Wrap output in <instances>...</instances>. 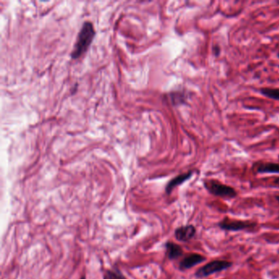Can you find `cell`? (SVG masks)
Wrapping results in <instances>:
<instances>
[{"instance_id": "1", "label": "cell", "mask_w": 279, "mask_h": 279, "mask_svg": "<svg viewBox=\"0 0 279 279\" xmlns=\"http://www.w3.org/2000/svg\"><path fill=\"white\" fill-rule=\"evenodd\" d=\"M94 35L95 30L93 24L89 22L84 23L78 35L74 50L72 51V57L74 59L81 57L82 55L84 54V52H86L94 40Z\"/></svg>"}, {"instance_id": "2", "label": "cell", "mask_w": 279, "mask_h": 279, "mask_svg": "<svg viewBox=\"0 0 279 279\" xmlns=\"http://www.w3.org/2000/svg\"><path fill=\"white\" fill-rule=\"evenodd\" d=\"M203 185L212 195L225 199H232L237 196V192L231 186L226 185L216 179H205Z\"/></svg>"}, {"instance_id": "3", "label": "cell", "mask_w": 279, "mask_h": 279, "mask_svg": "<svg viewBox=\"0 0 279 279\" xmlns=\"http://www.w3.org/2000/svg\"><path fill=\"white\" fill-rule=\"evenodd\" d=\"M232 266V262L228 261V260H221V259H215V260L209 262L207 264L199 268L195 273V277L198 279H203V278L210 276V275L216 274V273H220V272L226 270Z\"/></svg>"}, {"instance_id": "4", "label": "cell", "mask_w": 279, "mask_h": 279, "mask_svg": "<svg viewBox=\"0 0 279 279\" xmlns=\"http://www.w3.org/2000/svg\"><path fill=\"white\" fill-rule=\"evenodd\" d=\"M257 224L251 220H239L231 218L225 217L220 222L218 223V226L220 229L225 231L238 232L242 230L249 229L255 227Z\"/></svg>"}, {"instance_id": "5", "label": "cell", "mask_w": 279, "mask_h": 279, "mask_svg": "<svg viewBox=\"0 0 279 279\" xmlns=\"http://www.w3.org/2000/svg\"><path fill=\"white\" fill-rule=\"evenodd\" d=\"M197 232L195 226L192 225H184L176 230L175 236L180 242H188L193 239Z\"/></svg>"}, {"instance_id": "6", "label": "cell", "mask_w": 279, "mask_h": 279, "mask_svg": "<svg viewBox=\"0 0 279 279\" xmlns=\"http://www.w3.org/2000/svg\"><path fill=\"white\" fill-rule=\"evenodd\" d=\"M206 258L203 256L202 254H198V253H192L184 257L180 263H179V268L182 270H186L189 269L193 267L196 266L197 264H202L203 262L205 261Z\"/></svg>"}, {"instance_id": "7", "label": "cell", "mask_w": 279, "mask_h": 279, "mask_svg": "<svg viewBox=\"0 0 279 279\" xmlns=\"http://www.w3.org/2000/svg\"><path fill=\"white\" fill-rule=\"evenodd\" d=\"M258 174H279V163L274 162H259L253 166Z\"/></svg>"}, {"instance_id": "8", "label": "cell", "mask_w": 279, "mask_h": 279, "mask_svg": "<svg viewBox=\"0 0 279 279\" xmlns=\"http://www.w3.org/2000/svg\"><path fill=\"white\" fill-rule=\"evenodd\" d=\"M193 171H188L187 173L181 174L179 176H176V178H172L166 186V193L170 194L173 191L174 188H176L177 186L181 185L182 183L188 180L193 176Z\"/></svg>"}, {"instance_id": "9", "label": "cell", "mask_w": 279, "mask_h": 279, "mask_svg": "<svg viewBox=\"0 0 279 279\" xmlns=\"http://www.w3.org/2000/svg\"><path fill=\"white\" fill-rule=\"evenodd\" d=\"M166 252L169 259H178V257L183 255V249L180 246L174 243V242H167L166 243Z\"/></svg>"}, {"instance_id": "10", "label": "cell", "mask_w": 279, "mask_h": 279, "mask_svg": "<svg viewBox=\"0 0 279 279\" xmlns=\"http://www.w3.org/2000/svg\"><path fill=\"white\" fill-rule=\"evenodd\" d=\"M259 94L262 96L268 98V99H272V100H276L279 101V88H260L259 89Z\"/></svg>"}, {"instance_id": "11", "label": "cell", "mask_w": 279, "mask_h": 279, "mask_svg": "<svg viewBox=\"0 0 279 279\" xmlns=\"http://www.w3.org/2000/svg\"><path fill=\"white\" fill-rule=\"evenodd\" d=\"M104 279H126L122 275L113 271H107L104 275Z\"/></svg>"}, {"instance_id": "12", "label": "cell", "mask_w": 279, "mask_h": 279, "mask_svg": "<svg viewBox=\"0 0 279 279\" xmlns=\"http://www.w3.org/2000/svg\"><path fill=\"white\" fill-rule=\"evenodd\" d=\"M220 51H221V50H220V47L219 45H216L213 46L212 52L215 57H219L220 56Z\"/></svg>"}, {"instance_id": "13", "label": "cell", "mask_w": 279, "mask_h": 279, "mask_svg": "<svg viewBox=\"0 0 279 279\" xmlns=\"http://www.w3.org/2000/svg\"><path fill=\"white\" fill-rule=\"evenodd\" d=\"M274 185H276L277 187H279V177H278V178H276L275 179H274Z\"/></svg>"}, {"instance_id": "14", "label": "cell", "mask_w": 279, "mask_h": 279, "mask_svg": "<svg viewBox=\"0 0 279 279\" xmlns=\"http://www.w3.org/2000/svg\"><path fill=\"white\" fill-rule=\"evenodd\" d=\"M275 198H276V200L278 201V202L279 203V195L276 196V197H275Z\"/></svg>"}, {"instance_id": "15", "label": "cell", "mask_w": 279, "mask_h": 279, "mask_svg": "<svg viewBox=\"0 0 279 279\" xmlns=\"http://www.w3.org/2000/svg\"><path fill=\"white\" fill-rule=\"evenodd\" d=\"M277 56H278V57H279V53H278V55H277Z\"/></svg>"}]
</instances>
